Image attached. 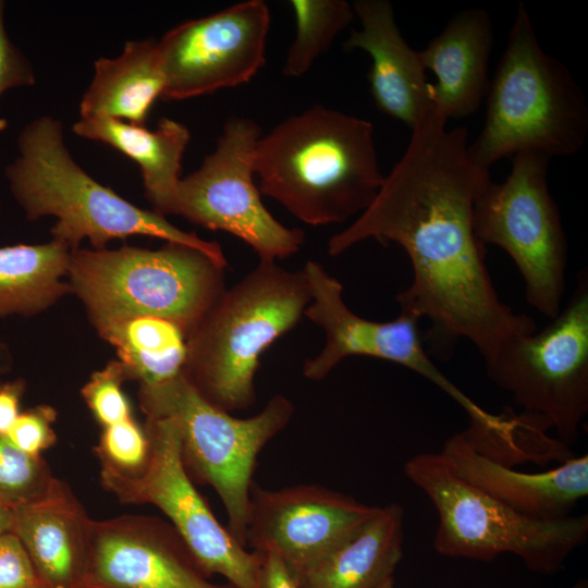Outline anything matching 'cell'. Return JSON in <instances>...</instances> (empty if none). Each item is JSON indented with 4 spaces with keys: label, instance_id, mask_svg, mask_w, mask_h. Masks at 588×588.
<instances>
[{
    "label": "cell",
    "instance_id": "obj_19",
    "mask_svg": "<svg viewBox=\"0 0 588 588\" xmlns=\"http://www.w3.org/2000/svg\"><path fill=\"white\" fill-rule=\"evenodd\" d=\"M91 522L63 481L39 500L13 509L12 532L47 588H84Z\"/></svg>",
    "mask_w": 588,
    "mask_h": 588
},
{
    "label": "cell",
    "instance_id": "obj_5",
    "mask_svg": "<svg viewBox=\"0 0 588 588\" xmlns=\"http://www.w3.org/2000/svg\"><path fill=\"white\" fill-rule=\"evenodd\" d=\"M587 134L584 93L567 68L542 50L520 3L488 87L483 127L467 147L470 159L489 170L525 151L572 156Z\"/></svg>",
    "mask_w": 588,
    "mask_h": 588
},
{
    "label": "cell",
    "instance_id": "obj_17",
    "mask_svg": "<svg viewBox=\"0 0 588 588\" xmlns=\"http://www.w3.org/2000/svg\"><path fill=\"white\" fill-rule=\"evenodd\" d=\"M439 453L464 481L531 518L567 517L588 495L587 454L549 470L525 473L479 451L465 431L452 434Z\"/></svg>",
    "mask_w": 588,
    "mask_h": 588
},
{
    "label": "cell",
    "instance_id": "obj_31",
    "mask_svg": "<svg viewBox=\"0 0 588 588\" xmlns=\"http://www.w3.org/2000/svg\"><path fill=\"white\" fill-rule=\"evenodd\" d=\"M0 588H47L13 532L0 537Z\"/></svg>",
    "mask_w": 588,
    "mask_h": 588
},
{
    "label": "cell",
    "instance_id": "obj_22",
    "mask_svg": "<svg viewBox=\"0 0 588 588\" xmlns=\"http://www.w3.org/2000/svg\"><path fill=\"white\" fill-rule=\"evenodd\" d=\"M72 131L79 137L103 143L135 161L140 170L145 196L155 212L172 213L182 158L189 143L186 125L169 118L155 130L113 119H82Z\"/></svg>",
    "mask_w": 588,
    "mask_h": 588
},
{
    "label": "cell",
    "instance_id": "obj_1",
    "mask_svg": "<svg viewBox=\"0 0 588 588\" xmlns=\"http://www.w3.org/2000/svg\"><path fill=\"white\" fill-rule=\"evenodd\" d=\"M446 123L430 109L372 203L330 237L328 253L371 237L397 243L413 268L411 285L396 296L400 308L429 319L433 342L466 339L485 359L503 339L537 328L493 286L473 218L490 172L470 159L467 130Z\"/></svg>",
    "mask_w": 588,
    "mask_h": 588
},
{
    "label": "cell",
    "instance_id": "obj_24",
    "mask_svg": "<svg viewBox=\"0 0 588 588\" xmlns=\"http://www.w3.org/2000/svg\"><path fill=\"white\" fill-rule=\"evenodd\" d=\"M71 249L60 241L0 247V317L32 316L66 293Z\"/></svg>",
    "mask_w": 588,
    "mask_h": 588
},
{
    "label": "cell",
    "instance_id": "obj_2",
    "mask_svg": "<svg viewBox=\"0 0 588 588\" xmlns=\"http://www.w3.org/2000/svg\"><path fill=\"white\" fill-rule=\"evenodd\" d=\"M253 169L261 194L314 226L359 216L384 181L372 124L321 105L260 135Z\"/></svg>",
    "mask_w": 588,
    "mask_h": 588
},
{
    "label": "cell",
    "instance_id": "obj_30",
    "mask_svg": "<svg viewBox=\"0 0 588 588\" xmlns=\"http://www.w3.org/2000/svg\"><path fill=\"white\" fill-rule=\"evenodd\" d=\"M57 418L54 408L38 405L22 412L5 437L19 450L35 456L56 443L52 428Z\"/></svg>",
    "mask_w": 588,
    "mask_h": 588
},
{
    "label": "cell",
    "instance_id": "obj_15",
    "mask_svg": "<svg viewBox=\"0 0 588 588\" xmlns=\"http://www.w3.org/2000/svg\"><path fill=\"white\" fill-rule=\"evenodd\" d=\"M378 507L321 486L267 490L253 482L246 547L278 556L295 576L333 550Z\"/></svg>",
    "mask_w": 588,
    "mask_h": 588
},
{
    "label": "cell",
    "instance_id": "obj_16",
    "mask_svg": "<svg viewBox=\"0 0 588 588\" xmlns=\"http://www.w3.org/2000/svg\"><path fill=\"white\" fill-rule=\"evenodd\" d=\"M84 588H235L215 584L164 520L123 515L93 520Z\"/></svg>",
    "mask_w": 588,
    "mask_h": 588
},
{
    "label": "cell",
    "instance_id": "obj_27",
    "mask_svg": "<svg viewBox=\"0 0 588 588\" xmlns=\"http://www.w3.org/2000/svg\"><path fill=\"white\" fill-rule=\"evenodd\" d=\"M47 462L15 448L0 434V501L14 509L42 498L54 480Z\"/></svg>",
    "mask_w": 588,
    "mask_h": 588
},
{
    "label": "cell",
    "instance_id": "obj_10",
    "mask_svg": "<svg viewBox=\"0 0 588 588\" xmlns=\"http://www.w3.org/2000/svg\"><path fill=\"white\" fill-rule=\"evenodd\" d=\"M550 157L536 151L513 156L503 182L492 180L474 205V229L486 245L501 247L525 283L527 303L553 319L562 308L567 242L548 185Z\"/></svg>",
    "mask_w": 588,
    "mask_h": 588
},
{
    "label": "cell",
    "instance_id": "obj_21",
    "mask_svg": "<svg viewBox=\"0 0 588 588\" xmlns=\"http://www.w3.org/2000/svg\"><path fill=\"white\" fill-rule=\"evenodd\" d=\"M404 512L400 504L377 512L340 544L292 576L297 588H377L393 577L403 556Z\"/></svg>",
    "mask_w": 588,
    "mask_h": 588
},
{
    "label": "cell",
    "instance_id": "obj_28",
    "mask_svg": "<svg viewBox=\"0 0 588 588\" xmlns=\"http://www.w3.org/2000/svg\"><path fill=\"white\" fill-rule=\"evenodd\" d=\"M95 453L101 467L121 474H137L148 462V437L145 429L132 417L105 427Z\"/></svg>",
    "mask_w": 588,
    "mask_h": 588
},
{
    "label": "cell",
    "instance_id": "obj_12",
    "mask_svg": "<svg viewBox=\"0 0 588 588\" xmlns=\"http://www.w3.org/2000/svg\"><path fill=\"white\" fill-rule=\"evenodd\" d=\"M260 135L252 119H228L215 150L197 170L181 179L171 215L230 233L249 245L260 260L275 261L297 253L305 234L280 223L261 200L253 169Z\"/></svg>",
    "mask_w": 588,
    "mask_h": 588
},
{
    "label": "cell",
    "instance_id": "obj_8",
    "mask_svg": "<svg viewBox=\"0 0 588 588\" xmlns=\"http://www.w3.org/2000/svg\"><path fill=\"white\" fill-rule=\"evenodd\" d=\"M146 417L171 418L177 428L182 462L193 482L209 485L226 511L229 530L246 547L250 487L257 456L282 431L293 403L277 394L249 418H236L207 400L184 373L155 385H140Z\"/></svg>",
    "mask_w": 588,
    "mask_h": 588
},
{
    "label": "cell",
    "instance_id": "obj_13",
    "mask_svg": "<svg viewBox=\"0 0 588 588\" xmlns=\"http://www.w3.org/2000/svg\"><path fill=\"white\" fill-rule=\"evenodd\" d=\"M269 8L247 0L185 21L158 40L162 100H184L249 82L265 64Z\"/></svg>",
    "mask_w": 588,
    "mask_h": 588
},
{
    "label": "cell",
    "instance_id": "obj_34",
    "mask_svg": "<svg viewBox=\"0 0 588 588\" xmlns=\"http://www.w3.org/2000/svg\"><path fill=\"white\" fill-rule=\"evenodd\" d=\"M264 555V588H297L296 584L284 565V563L275 555Z\"/></svg>",
    "mask_w": 588,
    "mask_h": 588
},
{
    "label": "cell",
    "instance_id": "obj_20",
    "mask_svg": "<svg viewBox=\"0 0 588 588\" xmlns=\"http://www.w3.org/2000/svg\"><path fill=\"white\" fill-rule=\"evenodd\" d=\"M493 27L479 8L456 13L444 29L419 51L425 70L437 76L429 86L432 108L446 121L477 111L487 95Z\"/></svg>",
    "mask_w": 588,
    "mask_h": 588
},
{
    "label": "cell",
    "instance_id": "obj_29",
    "mask_svg": "<svg viewBox=\"0 0 588 588\" xmlns=\"http://www.w3.org/2000/svg\"><path fill=\"white\" fill-rule=\"evenodd\" d=\"M127 379L121 362L113 360L94 372L82 388L84 401L102 428L132 418L128 400L122 391Z\"/></svg>",
    "mask_w": 588,
    "mask_h": 588
},
{
    "label": "cell",
    "instance_id": "obj_14",
    "mask_svg": "<svg viewBox=\"0 0 588 588\" xmlns=\"http://www.w3.org/2000/svg\"><path fill=\"white\" fill-rule=\"evenodd\" d=\"M303 271L311 293L304 315L322 327L326 333L322 351L305 360L304 377L313 381L322 380L350 356L380 358L404 366L432 382L454 400L470 420L487 421L491 418V413L476 404L434 365L420 334L421 318L418 315L401 309L391 321L365 319L344 304L342 284L319 262L308 260Z\"/></svg>",
    "mask_w": 588,
    "mask_h": 588
},
{
    "label": "cell",
    "instance_id": "obj_35",
    "mask_svg": "<svg viewBox=\"0 0 588 588\" xmlns=\"http://www.w3.org/2000/svg\"><path fill=\"white\" fill-rule=\"evenodd\" d=\"M13 509L0 501V537L12 532Z\"/></svg>",
    "mask_w": 588,
    "mask_h": 588
},
{
    "label": "cell",
    "instance_id": "obj_11",
    "mask_svg": "<svg viewBox=\"0 0 588 588\" xmlns=\"http://www.w3.org/2000/svg\"><path fill=\"white\" fill-rule=\"evenodd\" d=\"M149 457L137 474L101 467L102 486L122 503L157 506L183 539L207 577L221 575L235 588H264V555L247 551L222 526L196 489L182 462L175 422L147 417Z\"/></svg>",
    "mask_w": 588,
    "mask_h": 588
},
{
    "label": "cell",
    "instance_id": "obj_6",
    "mask_svg": "<svg viewBox=\"0 0 588 588\" xmlns=\"http://www.w3.org/2000/svg\"><path fill=\"white\" fill-rule=\"evenodd\" d=\"M223 270L205 253L167 242L155 250L73 249L68 275L97 329L154 316L175 322L187 336L225 291Z\"/></svg>",
    "mask_w": 588,
    "mask_h": 588
},
{
    "label": "cell",
    "instance_id": "obj_36",
    "mask_svg": "<svg viewBox=\"0 0 588 588\" xmlns=\"http://www.w3.org/2000/svg\"><path fill=\"white\" fill-rule=\"evenodd\" d=\"M12 359L8 347L0 341V375L8 372L11 368Z\"/></svg>",
    "mask_w": 588,
    "mask_h": 588
},
{
    "label": "cell",
    "instance_id": "obj_3",
    "mask_svg": "<svg viewBox=\"0 0 588 588\" xmlns=\"http://www.w3.org/2000/svg\"><path fill=\"white\" fill-rule=\"evenodd\" d=\"M19 156L4 171L10 191L28 220L51 216L53 240L79 248L87 238L105 249L114 238L143 235L196 248L222 268L228 262L217 242L185 232L166 217L139 208L91 177L72 158L60 120L42 115L23 127Z\"/></svg>",
    "mask_w": 588,
    "mask_h": 588
},
{
    "label": "cell",
    "instance_id": "obj_18",
    "mask_svg": "<svg viewBox=\"0 0 588 588\" xmlns=\"http://www.w3.org/2000/svg\"><path fill=\"white\" fill-rule=\"evenodd\" d=\"M352 5L360 28L343 46L370 56L367 78L375 105L412 131L432 108L419 51L403 37L390 1L356 0Z\"/></svg>",
    "mask_w": 588,
    "mask_h": 588
},
{
    "label": "cell",
    "instance_id": "obj_33",
    "mask_svg": "<svg viewBox=\"0 0 588 588\" xmlns=\"http://www.w3.org/2000/svg\"><path fill=\"white\" fill-rule=\"evenodd\" d=\"M24 391L25 382L22 379L0 384V434L5 436L21 414Z\"/></svg>",
    "mask_w": 588,
    "mask_h": 588
},
{
    "label": "cell",
    "instance_id": "obj_9",
    "mask_svg": "<svg viewBox=\"0 0 588 588\" xmlns=\"http://www.w3.org/2000/svg\"><path fill=\"white\" fill-rule=\"evenodd\" d=\"M489 379L523 413L567 448L588 413V271L583 268L564 308L541 330L499 342L483 359Z\"/></svg>",
    "mask_w": 588,
    "mask_h": 588
},
{
    "label": "cell",
    "instance_id": "obj_7",
    "mask_svg": "<svg viewBox=\"0 0 588 588\" xmlns=\"http://www.w3.org/2000/svg\"><path fill=\"white\" fill-rule=\"evenodd\" d=\"M404 473L438 512L433 547L441 555L491 561L512 553L531 572L552 575L587 540V514L555 520L526 516L464 481L440 453L413 456Z\"/></svg>",
    "mask_w": 588,
    "mask_h": 588
},
{
    "label": "cell",
    "instance_id": "obj_38",
    "mask_svg": "<svg viewBox=\"0 0 588 588\" xmlns=\"http://www.w3.org/2000/svg\"><path fill=\"white\" fill-rule=\"evenodd\" d=\"M567 588H588V583L586 579H580Z\"/></svg>",
    "mask_w": 588,
    "mask_h": 588
},
{
    "label": "cell",
    "instance_id": "obj_37",
    "mask_svg": "<svg viewBox=\"0 0 588 588\" xmlns=\"http://www.w3.org/2000/svg\"><path fill=\"white\" fill-rule=\"evenodd\" d=\"M377 588H395L394 585V578L390 577L385 579L381 585H379Z\"/></svg>",
    "mask_w": 588,
    "mask_h": 588
},
{
    "label": "cell",
    "instance_id": "obj_23",
    "mask_svg": "<svg viewBox=\"0 0 588 588\" xmlns=\"http://www.w3.org/2000/svg\"><path fill=\"white\" fill-rule=\"evenodd\" d=\"M94 77L84 93L82 119H113L145 125L148 113L164 89L158 40H130L113 59L95 61Z\"/></svg>",
    "mask_w": 588,
    "mask_h": 588
},
{
    "label": "cell",
    "instance_id": "obj_32",
    "mask_svg": "<svg viewBox=\"0 0 588 588\" xmlns=\"http://www.w3.org/2000/svg\"><path fill=\"white\" fill-rule=\"evenodd\" d=\"M5 2L0 0V97L12 88L35 84V72L27 57L10 39L4 24Z\"/></svg>",
    "mask_w": 588,
    "mask_h": 588
},
{
    "label": "cell",
    "instance_id": "obj_26",
    "mask_svg": "<svg viewBox=\"0 0 588 588\" xmlns=\"http://www.w3.org/2000/svg\"><path fill=\"white\" fill-rule=\"evenodd\" d=\"M295 37L287 50L282 73L305 75L335 37L352 22L353 5L345 0H291Z\"/></svg>",
    "mask_w": 588,
    "mask_h": 588
},
{
    "label": "cell",
    "instance_id": "obj_4",
    "mask_svg": "<svg viewBox=\"0 0 588 588\" xmlns=\"http://www.w3.org/2000/svg\"><path fill=\"white\" fill-rule=\"evenodd\" d=\"M310 301L303 269L259 260L187 334L184 376L216 407L247 409L256 400L261 354L296 326Z\"/></svg>",
    "mask_w": 588,
    "mask_h": 588
},
{
    "label": "cell",
    "instance_id": "obj_25",
    "mask_svg": "<svg viewBox=\"0 0 588 588\" xmlns=\"http://www.w3.org/2000/svg\"><path fill=\"white\" fill-rule=\"evenodd\" d=\"M115 347L128 379L155 385L183 372L186 333L175 322L154 316H138L97 329Z\"/></svg>",
    "mask_w": 588,
    "mask_h": 588
}]
</instances>
